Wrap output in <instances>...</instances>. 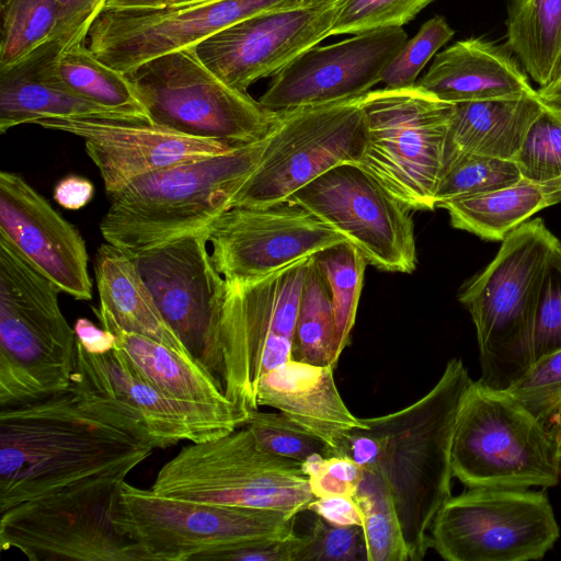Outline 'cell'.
<instances>
[{"mask_svg": "<svg viewBox=\"0 0 561 561\" xmlns=\"http://www.w3.org/2000/svg\"><path fill=\"white\" fill-rule=\"evenodd\" d=\"M154 125L231 146L268 136L279 113L236 89L197 57L194 46L145 61L125 73Z\"/></svg>", "mask_w": 561, "mask_h": 561, "instance_id": "7c38bea8", "label": "cell"}, {"mask_svg": "<svg viewBox=\"0 0 561 561\" xmlns=\"http://www.w3.org/2000/svg\"><path fill=\"white\" fill-rule=\"evenodd\" d=\"M455 35V31L440 15L422 24L419 32L407 41L386 67L381 82L386 88L400 89L415 85L425 65Z\"/></svg>", "mask_w": 561, "mask_h": 561, "instance_id": "ab89813d", "label": "cell"}, {"mask_svg": "<svg viewBox=\"0 0 561 561\" xmlns=\"http://www.w3.org/2000/svg\"><path fill=\"white\" fill-rule=\"evenodd\" d=\"M312 257L324 273L331 288L334 310L331 367L335 368L350 342L367 262L347 240L328 247Z\"/></svg>", "mask_w": 561, "mask_h": 561, "instance_id": "836d02e7", "label": "cell"}, {"mask_svg": "<svg viewBox=\"0 0 561 561\" xmlns=\"http://www.w3.org/2000/svg\"><path fill=\"white\" fill-rule=\"evenodd\" d=\"M514 161L524 179L538 183L561 179V118L543 108Z\"/></svg>", "mask_w": 561, "mask_h": 561, "instance_id": "60d3db41", "label": "cell"}, {"mask_svg": "<svg viewBox=\"0 0 561 561\" xmlns=\"http://www.w3.org/2000/svg\"><path fill=\"white\" fill-rule=\"evenodd\" d=\"M522 179L515 161L466 156L444 170L435 195L436 207L447 199L494 191Z\"/></svg>", "mask_w": 561, "mask_h": 561, "instance_id": "74e56055", "label": "cell"}, {"mask_svg": "<svg viewBox=\"0 0 561 561\" xmlns=\"http://www.w3.org/2000/svg\"><path fill=\"white\" fill-rule=\"evenodd\" d=\"M453 476L467 488H551L561 456L539 422L506 390L472 380L460 403Z\"/></svg>", "mask_w": 561, "mask_h": 561, "instance_id": "9c48e42d", "label": "cell"}, {"mask_svg": "<svg viewBox=\"0 0 561 561\" xmlns=\"http://www.w3.org/2000/svg\"><path fill=\"white\" fill-rule=\"evenodd\" d=\"M125 479H88L1 512V549H16L31 561H149L112 518Z\"/></svg>", "mask_w": 561, "mask_h": 561, "instance_id": "4fadbf2b", "label": "cell"}, {"mask_svg": "<svg viewBox=\"0 0 561 561\" xmlns=\"http://www.w3.org/2000/svg\"><path fill=\"white\" fill-rule=\"evenodd\" d=\"M206 0H167L164 5H187L198 3Z\"/></svg>", "mask_w": 561, "mask_h": 561, "instance_id": "f5cc1de1", "label": "cell"}, {"mask_svg": "<svg viewBox=\"0 0 561 561\" xmlns=\"http://www.w3.org/2000/svg\"><path fill=\"white\" fill-rule=\"evenodd\" d=\"M506 391L539 422L561 456V348L537 358Z\"/></svg>", "mask_w": 561, "mask_h": 561, "instance_id": "8d00e7d4", "label": "cell"}, {"mask_svg": "<svg viewBox=\"0 0 561 561\" xmlns=\"http://www.w3.org/2000/svg\"><path fill=\"white\" fill-rule=\"evenodd\" d=\"M0 233L61 291L92 299L81 233L20 174L9 171L0 173Z\"/></svg>", "mask_w": 561, "mask_h": 561, "instance_id": "603a6c76", "label": "cell"}, {"mask_svg": "<svg viewBox=\"0 0 561 561\" xmlns=\"http://www.w3.org/2000/svg\"><path fill=\"white\" fill-rule=\"evenodd\" d=\"M505 37L539 88L554 82L561 69V0H510Z\"/></svg>", "mask_w": 561, "mask_h": 561, "instance_id": "4dcf8cb0", "label": "cell"}, {"mask_svg": "<svg viewBox=\"0 0 561 561\" xmlns=\"http://www.w3.org/2000/svg\"><path fill=\"white\" fill-rule=\"evenodd\" d=\"M268 136L129 181L107 195L110 206L100 224L103 239L134 256L205 230L231 208L257 167Z\"/></svg>", "mask_w": 561, "mask_h": 561, "instance_id": "3957f363", "label": "cell"}, {"mask_svg": "<svg viewBox=\"0 0 561 561\" xmlns=\"http://www.w3.org/2000/svg\"><path fill=\"white\" fill-rule=\"evenodd\" d=\"M434 0H344L331 36L397 27L412 21Z\"/></svg>", "mask_w": 561, "mask_h": 561, "instance_id": "b9f144b4", "label": "cell"}, {"mask_svg": "<svg viewBox=\"0 0 561 561\" xmlns=\"http://www.w3.org/2000/svg\"><path fill=\"white\" fill-rule=\"evenodd\" d=\"M205 231L213 248L214 266L229 282L264 277L346 241L311 211L291 202L231 207Z\"/></svg>", "mask_w": 561, "mask_h": 561, "instance_id": "ac0fdd59", "label": "cell"}, {"mask_svg": "<svg viewBox=\"0 0 561 561\" xmlns=\"http://www.w3.org/2000/svg\"><path fill=\"white\" fill-rule=\"evenodd\" d=\"M560 528L546 491L468 488L436 514L430 548L447 561L541 560Z\"/></svg>", "mask_w": 561, "mask_h": 561, "instance_id": "5bb4252c", "label": "cell"}, {"mask_svg": "<svg viewBox=\"0 0 561 561\" xmlns=\"http://www.w3.org/2000/svg\"><path fill=\"white\" fill-rule=\"evenodd\" d=\"M561 471V470H560Z\"/></svg>", "mask_w": 561, "mask_h": 561, "instance_id": "11a10c76", "label": "cell"}, {"mask_svg": "<svg viewBox=\"0 0 561 561\" xmlns=\"http://www.w3.org/2000/svg\"><path fill=\"white\" fill-rule=\"evenodd\" d=\"M57 16L58 0H1L0 68L49 39Z\"/></svg>", "mask_w": 561, "mask_h": 561, "instance_id": "d590c367", "label": "cell"}, {"mask_svg": "<svg viewBox=\"0 0 561 561\" xmlns=\"http://www.w3.org/2000/svg\"><path fill=\"white\" fill-rule=\"evenodd\" d=\"M298 561H367L362 526H340L316 515Z\"/></svg>", "mask_w": 561, "mask_h": 561, "instance_id": "7bdbcfd3", "label": "cell"}, {"mask_svg": "<svg viewBox=\"0 0 561 561\" xmlns=\"http://www.w3.org/2000/svg\"><path fill=\"white\" fill-rule=\"evenodd\" d=\"M560 240L542 218L501 242L494 259L459 290L477 332L482 385L506 390L534 363L533 330L549 259Z\"/></svg>", "mask_w": 561, "mask_h": 561, "instance_id": "277c9868", "label": "cell"}, {"mask_svg": "<svg viewBox=\"0 0 561 561\" xmlns=\"http://www.w3.org/2000/svg\"><path fill=\"white\" fill-rule=\"evenodd\" d=\"M73 329L77 340L91 354L102 355L115 347L116 335L104 328L96 327L87 318H78Z\"/></svg>", "mask_w": 561, "mask_h": 561, "instance_id": "681fc988", "label": "cell"}, {"mask_svg": "<svg viewBox=\"0 0 561 561\" xmlns=\"http://www.w3.org/2000/svg\"><path fill=\"white\" fill-rule=\"evenodd\" d=\"M471 381L463 362L450 358L424 396L398 411L365 419L367 426L344 442L341 455L388 485L410 561L426 556L434 518L451 496L455 425Z\"/></svg>", "mask_w": 561, "mask_h": 561, "instance_id": "6da1fadb", "label": "cell"}, {"mask_svg": "<svg viewBox=\"0 0 561 561\" xmlns=\"http://www.w3.org/2000/svg\"><path fill=\"white\" fill-rule=\"evenodd\" d=\"M35 124L83 139L85 151L99 169L107 195L146 173L236 147L184 135L145 121L49 117Z\"/></svg>", "mask_w": 561, "mask_h": 561, "instance_id": "7402d4cb", "label": "cell"}, {"mask_svg": "<svg viewBox=\"0 0 561 561\" xmlns=\"http://www.w3.org/2000/svg\"><path fill=\"white\" fill-rule=\"evenodd\" d=\"M57 69L65 84L84 100L125 117L151 123L126 75L101 61L87 41L62 49Z\"/></svg>", "mask_w": 561, "mask_h": 561, "instance_id": "1f68e13d", "label": "cell"}, {"mask_svg": "<svg viewBox=\"0 0 561 561\" xmlns=\"http://www.w3.org/2000/svg\"><path fill=\"white\" fill-rule=\"evenodd\" d=\"M560 80H561V69H560V71H559V75H558V77H557V80H556V81H560ZM556 81H554V82H556Z\"/></svg>", "mask_w": 561, "mask_h": 561, "instance_id": "db71d44e", "label": "cell"}, {"mask_svg": "<svg viewBox=\"0 0 561 561\" xmlns=\"http://www.w3.org/2000/svg\"><path fill=\"white\" fill-rule=\"evenodd\" d=\"M542 110L537 95L455 104L443 172L466 156L514 161L531 124Z\"/></svg>", "mask_w": 561, "mask_h": 561, "instance_id": "83f0119b", "label": "cell"}, {"mask_svg": "<svg viewBox=\"0 0 561 561\" xmlns=\"http://www.w3.org/2000/svg\"><path fill=\"white\" fill-rule=\"evenodd\" d=\"M333 337L331 288L324 273L311 256L299 300L291 359L331 366Z\"/></svg>", "mask_w": 561, "mask_h": 561, "instance_id": "d6a6232c", "label": "cell"}, {"mask_svg": "<svg viewBox=\"0 0 561 561\" xmlns=\"http://www.w3.org/2000/svg\"><path fill=\"white\" fill-rule=\"evenodd\" d=\"M94 194L92 182L83 176L69 174L54 188V199L61 207L78 210L90 203Z\"/></svg>", "mask_w": 561, "mask_h": 561, "instance_id": "c3c4849f", "label": "cell"}, {"mask_svg": "<svg viewBox=\"0 0 561 561\" xmlns=\"http://www.w3.org/2000/svg\"><path fill=\"white\" fill-rule=\"evenodd\" d=\"M206 231L174 238L130 256L165 322L204 362L215 337L226 280L206 248Z\"/></svg>", "mask_w": 561, "mask_h": 561, "instance_id": "ffe728a7", "label": "cell"}, {"mask_svg": "<svg viewBox=\"0 0 561 561\" xmlns=\"http://www.w3.org/2000/svg\"><path fill=\"white\" fill-rule=\"evenodd\" d=\"M152 451L81 409L69 390L0 407V513L88 479L126 478Z\"/></svg>", "mask_w": 561, "mask_h": 561, "instance_id": "7a4b0ae2", "label": "cell"}, {"mask_svg": "<svg viewBox=\"0 0 561 561\" xmlns=\"http://www.w3.org/2000/svg\"><path fill=\"white\" fill-rule=\"evenodd\" d=\"M307 511L334 525H363L359 506L351 496L314 497Z\"/></svg>", "mask_w": 561, "mask_h": 561, "instance_id": "7dc6e473", "label": "cell"}, {"mask_svg": "<svg viewBox=\"0 0 561 561\" xmlns=\"http://www.w3.org/2000/svg\"><path fill=\"white\" fill-rule=\"evenodd\" d=\"M100 308H92L103 328L115 327L190 354L161 316L131 257L105 242L94 259Z\"/></svg>", "mask_w": 561, "mask_h": 561, "instance_id": "4316f807", "label": "cell"}, {"mask_svg": "<svg viewBox=\"0 0 561 561\" xmlns=\"http://www.w3.org/2000/svg\"><path fill=\"white\" fill-rule=\"evenodd\" d=\"M68 390L81 409L153 449L221 437L243 426L249 414L170 398L131 371L115 350L94 355L78 340Z\"/></svg>", "mask_w": 561, "mask_h": 561, "instance_id": "30bf717a", "label": "cell"}, {"mask_svg": "<svg viewBox=\"0 0 561 561\" xmlns=\"http://www.w3.org/2000/svg\"><path fill=\"white\" fill-rule=\"evenodd\" d=\"M344 0L273 10L243 19L194 46L201 61L241 91L274 77L331 31Z\"/></svg>", "mask_w": 561, "mask_h": 561, "instance_id": "d6986e66", "label": "cell"}, {"mask_svg": "<svg viewBox=\"0 0 561 561\" xmlns=\"http://www.w3.org/2000/svg\"><path fill=\"white\" fill-rule=\"evenodd\" d=\"M167 0H108L104 8H158Z\"/></svg>", "mask_w": 561, "mask_h": 561, "instance_id": "816d5d0a", "label": "cell"}, {"mask_svg": "<svg viewBox=\"0 0 561 561\" xmlns=\"http://www.w3.org/2000/svg\"><path fill=\"white\" fill-rule=\"evenodd\" d=\"M358 99L278 112L263 156L231 207L287 202L332 168L358 164L367 141Z\"/></svg>", "mask_w": 561, "mask_h": 561, "instance_id": "9a60e30c", "label": "cell"}, {"mask_svg": "<svg viewBox=\"0 0 561 561\" xmlns=\"http://www.w3.org/2000/svg\"><path fill=\"white\" fill-rule=\"evenodd\" d=\"M359 165L411 210H433L455 104L416 85L369 91Z\"/></svg>", "mask_w": 561, "mask_h": 561, "instance_id": "8fae6325", "label": "cell"}, {"mask_svg": "<svg viewBox=\"0 0 561 561\" xmlns=\"http://www.w3.org/2000/svg\"><path fill=\"white\" fill-rule=\"evenodd\" d=\"M60 291L0 233V407L69 389L77 336Z\"/></svg>", "mask_w": 561, "mask_h": 561, "instance_id": "5b68a950", "label": "cell"}, {"mask_svg": "<svg viewBox=\"0 0 561 561\" xmlns=\"http://www.w3.org/2000/svg\"><path fill=\"white\" fill-rule=\"evenodd\" d=\"M561 202V179L538 183L527 179L490 192L440 203L454 228L485 241H503L533 215Z\"/></svg>", "mask_w": 561, "mask_h": 561, "instance_id": "f546056e", "label": "cell"}, {"mask_svg": "<svg viewBox=\"0 0 561 561\" xmlns=\"http://www.w3.org/2000/svg\"><path fill=\"white\" fill-rule=\"evenodd\" d=\"M561 348V241L549 259L533 330L534 359ZM534 360V362H535Z\"/></svg>", "mask_w": 561, "mask_h": 561, "instance_id": "ee69618b", "label": "cell"}, {"mask_svg": "<svg viewBox=\"0 0 561 561\" xmlns=\"http://www.w3.org/2000/svg\"><path fill=\"white\" fill-rule=\"evenodd\" d=\"M331 366L295 359L264 374L255 390L256 407L276 409L328 448L341 455L347 436L367 426L343 401Z\"/></svg>", "mask_w": 561, "mask_h": 561, "instance_id": "cb8c5ba5", "label": "cell"}, {"mask_svg": "<svg viewBox=\"0 0 561 561\" xmlns=\"http://www.w3.org/2000/svg\"><path fill=\"white\" fill-rule=\"evenodd\" d=\"M108 0H58L57 24L51 34L66 49L87 41L92 23Z\"/></svg>", "mask_w": 561, "mask_h": 561, "instance_id": "bcb514c9", "label": "cell"}, {"mask_svg": "<svg viewBox=\"0 0 561 561\" xmlns=\"http://www.w3.org/2000/svg\"><path fill=\"white\" fill-rule=\"evenodd\" d=\"M104 329L116 335L114 350L128 368L163 394L220 409L241 408L226 396L220 380L193 355L115 327Z\"/></svg>", "mask_w": 561, "mask_h": 561, "instance_id": "f1b7e54d", "label": "cell"}, {"mask_svg": "<svg viewBox=\"0 0 561 561\" xmlns=\"http://www.w3.org/2000/svg\"><path fill=\"white\" fill-rule=\"evenodd\" d=\"M243 426L251 431L256 443L264 450L275 456L300 463L317 454L331 456L321 440L280 412L250 410Z\"/></svg>", "mask_w": 561, "mask_h": 561, "instance_id": "f35d334b", "label": "cell"}, {"mask_svg": "<svg viewBox=\"0 0 561 561\" xmlns=\"http://www.w3.org/2000/svg\"><path fill=\"white\" fill-rule=\"evenodd\" d=\"M300 466L314 497H354L363 477V468L344 455L317 454Z\"/></svg>", "mask_w": 561, "mask_h": 561, "instance_id": "f6af8a7d", "label": "cell"}, {"mask_svg": "<svg viewBox=\"0 0 561 561\" xmlns=\"http://www.w3.org/2000/svg\"><path fill=\"white\" fill-rule=\"evenodd\" d=\"M354 499L362 513L367 561L410 560L396 505L386 482L378 474L363 469Z\"/></svg>", "mask_w": 561, "mask_h": 561, "instance_id": "e575fe53", "label": "cell"}, {"mask_svg": "<svg viewBox=\"0 0 561 561\" xmlns=\"http://www.w3.org/2000/svg\"><path fill=\"white\" fill-rule=\"evenodd\" d=\"M61 45L49 38L15 64L0 68V133L49 117L130 119L72 92L61 80Z\"/></svg>", "mask_w": 561, "mask_h": 561, "instance_id": "484cf974", "label": "cell"}, {"mask_svg": "<svg viewBox=\"0 0 561 561\" xmlns=\"http://www.w3.org/2000/svg\"><path fill=\"white\" fill-rule=\"evenodd\" d=\"M415 85L453 104L537 95L529 76L506 44L484 37L461 39L437 53Z\"/></svg>", "mask_w": 561, "mask_h": 561, "instance_id": "d4e9b609", "label": "cell"}, {"mask_svg": "<svg viewBox=\"0 0 561 561\" xmlns=\"http://www.w3.org/2000/svg\"><path fill=\"white\" fill-rule=\"evenodd\" d=\"M311 256L257 279H225L219 322L203 364L220 380L226 396L248 412L259 409L255 390L260 378L291 359Z\"/></svg>", "mask_w": 561, "mask_h": 561, "instance_id": "8992f818", "label": "cell"}, {"mask_svg": "<svg viewBox=\"0 0 561 561\" xmlns=\"http://www.w3.org/2000/svg\"><path fill=\"white\" fill-rule=\"evenodd\" d=\"M297 0H206L187 5L104 8L87 44L113 69L126 73L160 55L195 46L255 14L286 9Z\"/></svg>", "mask_w": 561, "mask_h": 561, "instance_id": "e0dca14e", "label": "cell"}, {"mask_svg": "<svg viewBox=\"0 0 561 561\" xmlns=\"http://www.w3.org/2000/svg\"><path fill=\"white\" fill-rule=\"evenodd\" d=\"M296 516L164 497L126 480L119 483L112 510L116 528L135 540L149 561H214L224 552L293 536Z\"/></svg>", "mask_w": 561, "mask_h": 561, "instance_id": "52a82bcc", "label": "cell"}, {"mask_svg": "<svg viewBox=\"0 0 561 561\" xmlns=\"http://www.w3.org/2000/svg\"><path fill=\"white\" fill-rule=\"evenodd\" d=\"M407 41L405 31L397 26L316 45L272 77L259 101L282 112L360 98L381 82L386 67Z\"/></svg>", "mask_w": 561, "mask_h": 561, "instance_id": "44dd1931", "label": "cell"}, {"mask_svg": "<svg viewBox=\"0 0 561 561\" xmlns=\"http://www.w3.org/2000/svg\"><path fill=\"white\" fill-rule=\"evenodd\" d=\"M150 489L170 499L297 515L314 499L300 462L264 450L247 426L185 445L160 468Z\"/></svg>", "mask_w": 561, "mask_h": 561, "instance_id": "ba28073f", "label": "cell"}, {"mask_svg": "<svg viewBox=\"0 0 561 561\" xmlns=\"http://www.w3.org/2000/svg\"><path fill=\"white\" fill-rule=\"evenodd\" d=\"M298 204L354 244L383 272L416 267L414 224L408 208L357 163H343L295 192Z\"/></svg>", "mask_w": 561, "mask_h": 561, "instance_id": "2e32d148", "label": "cell"}, {"mask_svg": "<svg viewBox=\"0 0 561 561\" xmlns=\"http://www.w3.org/2000/svg\"><path fill=\"white\" fill-rule=\"evenodd\" d=\"M537 99L546 111L561 118V80L538 88Z\"/></svg>", "mask_w": 561, "mask_h": 561, "instance_id": "f907efd6", "label": "cell"}]
</instances>
